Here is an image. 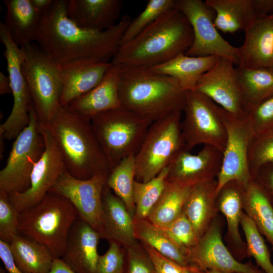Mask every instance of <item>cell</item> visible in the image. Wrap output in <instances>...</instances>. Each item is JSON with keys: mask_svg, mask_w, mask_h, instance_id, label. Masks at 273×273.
I'll list each match as a JSON object with an SVG mask.
<instances>
[{"mask_svg": "<svg viewBox=\"0 0 273 273\" xmlns=\"http://www.w3.org/2000/svg\"><path fill=\"white\" fill-rule=\"evenodd\" d=\"M131 17L123 16L110 29L97 31L81 27L67 15L66 0H54L41 16L36 40L57 64L91 58L108 62L118 50Z\"/></svg>", "mask_w": 273, "mask_h": 273, "instance_id": "6da1fadb", "label": "cell"}, {"mask_svg": "<svg viewBox=\"0 0 273 273\" xmlns=\"http://www.w3.org/2000/svg\"><path fill=\"white\" fill-rule=\"evenodd\" d=\"M193 39L189 20L175 8L161 15L132 40L120 45L111 63L152 67L186 53Z\"/></svg>", "mask_w": 273, "mask_h": 273, "instance_id": "7a4b0ae2", "label": "cell"}, {"mask_svg": "<svg viewBox=\"0 0 273 273\" xmlns=\"http://www.w3.org/2000/svg\"><path fill=\"white\" fill-rule=\"evenodd\" d=\"M120 67L118 92L121 108L152 123L172 113L183 111L187 92L173 78L150 67Z\"/></svg>", "mask_w": 273, "mask_h": 273, "instance_id": "3957f363", "label": "cell"}, {"mask_svg": "<svg viewBox=\"0 0 273 273\" xmlns=\"http://www.w3.org/2000/svg\"><path fill=\"white\" fill-rule=\"evenodd\" d=\"M44 125L61 150L66 171L72 176L86 179L99 173L110 172L89 118L68 105L60 106L51 121Z\"/></svg>", "mask_w": 273, "mask_h": 273, "instance_id": "277c9868", "label": "cell"}, {"mask_svg": "<svg viewBox=\"0 0 273 273\" xmlns=\"http://www.w3.org/2000/svg\"><path fill=\"white\" fill-rule=\"evenodd\" d=\"M78 217L68 199L49 192L36 205L19 212V233L44 245L54 258H61L70 230Z\"/></svg>", "mask_w": 273, "mask_h": 273, "instance_id": "5b68a950", "label": "cell"}, {"mask_svg": "<svg viewBox=\"0 0 273 273\" xmlns=\"http://www.w3.org/2000/svg\"><path fill=\"white\" fill-rule=\"evenodd\" d=\"M152 123L123 108L105 111L90 118L92 129L110 170L123 159L136 155Z\"/></svg>", "mask_w": 273, "mask_h": 273, "instance_id": "8992f818", "label": "cell"}, {"mask_svg": "<svg viewBox=\"0 0 273 273\" xmlns=\"http://www.w3.org/2000/svg\"><path fill=\"white\" fill-rule=\"evenodd\" d=\"M180 111L172 113L150 126L135 158V180L147 182L167 168L185 149Z\"/></svg>", "mask_w": 273, "mask_h": 273, "instance_id": "52a82bcc", "label": "cell"}, {"mask_svg": "<svg viewBox=\"0 0 273 273\" xmlns=\"http://www.w3.org/2000/svg\"><path fill=\"white\" fill-rule=\"evenodd\" d=\"M21 69L34 108L43 124H48L58 110L62 85L58 65L38 45L20 47Z\"/></svg>", "mask_w": 273, "mask_h": 273, "instance_id": "ba28073f", "label": "cell"}, {"mask_svg": "<svg viewBox=\"0 0 273 273\" xmlns=\"http://www.w3.org/2000/svg\"><path fill=\"white\" fill-rule=\"evenodd\" d=\"M28 125L15 139L5 166L0 171V191L22 193L30 187L33 168L42 155L45 141L33 104Z\"/></svg>", "mask_w": 273, "mask_h": 273, "instance_id": "9c48e42d", "label": "cell"}, {"mask_svg": "<svg viewBox=\"0 0 273 273\" xmlns=\"http://www.w3.org/2000/svg\"><path fill=\"white\" fill-rule=\"evenodd\" d=\"M181 127L185 150L191 151L202 144L223 152L226 130L220 115L219 106L197 90L187 92Z\"/></svg>", "mask_w": 273, "mask_h": 273, "instance_id": "30bf717a", "label": "cell"}, {"mask_svg": "<svg viewBox=\"0 0 273 273\" xmlns=\"http://www.w3.org/2000/svg\"><path fill=\"white\" fill-rule=\"evenodd\" d=\"M176 8L189 20L193 32V42L186 52L193 57L214 56L239 65L237 48L219 34L214 23V11L201 0H176Z\"/></svg>", "mask_w": 273, "mask_h": 273, "instance_id": "8fae6325", "label": "cell"}, {"mask_svg": "<svg viewBox=\"0 0 273 273\" xmlns=\"http://www.w3.org/2000/svg\"><path fill=\"white\" fill-rule=\"evenodd\" d=\"M0 40L5 47L4 55L13 97L11 112L0 125V136L9 141L15 140L28 125L32 102L21 69L23 52L12 40L3 22L0 23Z\"/></svg>", "mask_w": 273, "mask_h": 273, "instance_id": "7c38bea8", "label": "cell"}, {"mask_svg": "<svg viewBox=\"0 0 273 273\" xmlns=\"http://www.w3.org/2000/svg\"><path fill=\"white\" fill-rule=\"evenodd\" d=\"M227 138L220 171L216 178V194L227 183L236 180L246 188L252 180L248 153L255 135L247 119H237L219 106Z\"/></svg>", "mask_w": 273, "mask_h": 273, "instance_id": "4fadbf2b", "label": "cell"}, {"mask_svg": "<svg viewBox=\"0 0 273 273\" xmlns=\"http://www.w3.org/2000/svg\"><path fill=\"white\" fill-rule=\"evenodd\" d=\"M45 141L44 150L35 164L29 188L22 193L9 195V199L18 212L38 204L66 171L60 149L50 131L41 123Z\"/></svg>", "mask_w": 273, "mask_h": 273, "instance_id": "5bb4252c", "label": "cell"}, {"mask_svg": "<svg viewBox=\"0 0 273 273\" xmlns=\"http://www.w3.org/2000/svg\"><path fill=\"white\" fill-rule=\"evenodd\" d=\"M109 173H101L81 179L66 171L59 177L49 192L68 199L77 210L79 217L98 232H103L102 195Z\"/></svg>", "mask_w": 273, "mask_h": 273, "instance_id": "9a60e30c", "label": "cell"}, {"mask_svg": "<svg viewBox=\"0 0 273 273\" xmlns=\"http://www.w3.org/2000/svg\"><path fill=\"white\" fill-rule=\"evenodd\" d=\"M223 226L218 216L187 253L190 264L226 273H265L251 261L242 263L235 257L223 241Z\"/></svg>", "mask_w": 273, "mask_h": 273, "instance_id": "2e32d148", "label": "cell"}, {"mask_svg": "<svg viewBox=\"0 0 273 273\" xmlns=\"http://www.w3.org/2000/svg\"><path fill=\"white\" fill-rule=\"evenodd\" d=\"M233 117L248 119L249 108L241 90L234 63L220 58L199 79L196 89Z\"/></svg>", "mask_w": 273, "mask_h": 273, "instance_id": "e0dca14e", "label": "cell"}, {"mask_svg": "<svg viewBox=\"0 0 273 273\" xmlns=\"http://www.w3.org/2000/svg\"><path fill=\"white\" fill-rule=\"evenodd\" d=\"M222 158L223 152L210 145H204L197 154L184 149L167 167V181L191 188L216 179L220 171Z\"/></svg>", "mask_w": 273, "mask_h": 273, "instance_id": "ac0fdd59", "label": "cell"}, {"mask_svg": "<svg viewBox=\"0 0 273 273\" xmlns=\"http://www.w3.org/2000/svg\"><path fill=\"white\" fill-rule=\"evenodd\" d=\"M58 65L62 85L60 105L64 106L96 87L112 63L83 58Z\"/></svg>", "mask_w": 273, "mask_h": 273, "instance_id": "d6986e66", "label": "cell"}, {"mask_svg": "<svg viewBox=\"0 0 273 273\" xmlns=\"http://www.w3.org/2000/svg\"><path fill=\"white\" fill-rule=\"evenodd\" d=\"M244 33L237 47L238 66L273 69V14L258 17Z\"/></svg>", "mask_w": 273, "mask_h": 273, "instance_id": "ffe728a7", "label": "cell"}, {"mask_svg": "<svg viewBox=\"0 0 273 273\" xmlns=\"http://www.w3.org/2000/svg\"><path fill=\"white\" fill-rule=\"evenodd\" d=\"M100 234L78 217L71 228L61 259L75 273H96Z\"/></svg>", "mask_w": 273, "mask_h": 273, "instance_id": "44dd1931", "label": "cell"}, {"mask_svg": "<svg viewBox=\"0 0 273 273\" xmlns=\"http://www.w3.org/2000/svg\"><path fill=\"white\" fill-rule=\"evenodd\" d=\"M246 189L236 180L225 184L219 191L216 205L219 212L225 217L227 230L224 236L226 246L239 261L248 257L246 242L242 239L239 227L243 210Z\"/></svg>", "mask_w": 273, "mask_h": 273, "instance_id": "7402d4cb", "label": "cell"}, {"mask_svg": "<svg viewBox=\"0 0 273 273\" xmlns=\"http://www.w3.org/2000/svg\"><path fill=\"white\" fill-rule=\"evenodd\" d=\"M103 232L101 239L114 241L124 248L140 242L135 237L133 217L123 201L107 186L102 195Z\"/></svg>", "mask_w": 273, "mask_h": 273, "instance_id": "603a6c76", "label": "cell"}, {"mask_svg": "<svg viewBox=\"0 0 273 273\" xmlns=\"http://www.w3.org/2000/svg\"><path fill=\"white\" fill-rule=\"evenodd\" d=\"M122 0H66L68 16L79 26L104 31L116 24L123 6Z\"/></svg>", "mask_w": 273, "mask_h": 273, "instance_id": "cb8c5ba5", "label": "cell"}, {"mask_svg": "<svg viewBox=\"0 0 273 273\" xmlns=\"http://www.w3.org/2000/svg\"><path fill=\"white\" fill-rule=\"evenodd\" d=\"M120 69L119 65L112 64L96 87L67 105L90 119L102 112L121 108L118 92Z\"/></svg>", "mask_w": 273, "mask_h": 273, "instance_id": "d4e9b609", "label": "cell"}, {"mask_svg": "<svg viewBox=\"0 0 273 273\" xmlns=\"http://www.w3.org/2000/svg\"><path fill=\"white\" fill-rule=\"evenodd\" d=\"M217 180L199 184L190 188L183 213L199 239L218 216L216 205Z\"/></svg>", "mask_w": 273, "mask_h": 273, "instance_id": "484cf974", "label": "cell"}, {"mask_svg": "<svg viewBox=\"0 0 273 273\" xmlns=\"http://www.w3.org/2000/svg\"><path fill=\"white\" fill-rule=\"evenodd\" d=\"M3 22L14 42L19 47L36 41L41 16L30 0H5Z\"/></svg>", "mask_w": 273, "mask_h": 273, "instance_id": "4316f807", "label": "cell"}, {"mask_svg": "<svg viewBox=\"0 0 273 273\" xmlns=\"http://www.w3.org/2000/svg\"><path fill=\"white\" fill-rule=\"evenodd\" d=\"M219 58L214 56H189L185 53L150 68L155 72L173 78L183 90L188 92L196 89L201 76L209 71Z\"/></svg>", "mask_w": 273, "mask_h": 273, "instance_id": "83f0119b", "label": "cell"}, {"mask_svg": "<svg viewBox=\"0 0 273 273\" xmlns=\"http://www.w3.org/2000/svg\"><path fill=\"white\" fill-rule=\"evenodd\" d=\"M16 266L24 273H49L54 257L44 245L20 233L9 243Z\"/></svg>", "mask_w": 273, "mask_h": 273, "instance_id": "f1b7e54d", "label": "cell"}, {"mask_svg": "<svg viewBox=\"0 0 273 273\" xmlns=\"http://www.w3.org/2000/svg\"><path fill=\"white\" fill-rule=\"evenodd\" d=\"M206 4L215 12L214 23L223 33L245 31L258 18L252 0H206Z\"/></svg>", "mask_w": 273, "mask_h": 273, "instance_id": "f546056e", "label": "cell"}, {"mask_svg": "<svg viewBox=\"0 0 273 273\" xmlns=\"http://www.w3.org/2000/svg\"><path fill=\"white\" fill-rule=\"evenodd\" d=\"M243 210L273 250V208L264 191L253 179L246 189Z\"/></svg>", "mask_w": 273, "mask_h": 273, "instance_id": "4dcf8cb0", "label": "cell"}, {"mask_svg": "<svg viewBox=\"0 0 273 273\" xmlns=\"http://www.w3.org/2000/svg\"><path fill=\"white\" fill-rule=\"evenodd\" d=\"M238 83L249 109L273 94V69L236 68Z\"/></svg>", "mask_w": 273, "mask_h": 273, "instance_id": "1f68e13d", "label": "cell"}, {"mask_svg": "<svg viewBox=\"0 0 273 273\" xmlns=\"http://www.w3.org/2000/svg\"><path fill=\"white\" fill-rule=\"evenodd\" d=\"M134 220L135 237L162 255L181 265L190 264L187 255L159 227L148 219Z\"/></svg>", "mask_w": 273, "mask_h": 273, "instance_id": "d6a6232c", "label": "cell"}, {"mask_svg": "<svg viewBox=\"0 0 273 273\" xmlns=\"http://www.w3.org/2000/svg\"><path fill=\"white\" fill-rule=\"evenodd\" d=\"M190 188L167 181L162 194L147 219L159 228L170 223L182 213Z\"/></svg>", "mask_w": 273, "mask_h": 273, "instance_id": "836d02e7", "label": "cell"}, {"mask_svg": "<svg viewBox=\"0 0 273 273\" xmlns=\"http://www.w3.org/2000/svg\"><path fill=\"white\" fill-rule=\"evenodd\" d=\"M135 155L122 160L110 171L107 186L124 202L127 210L134 217L135 204L133 185L135 180Z\"/></svg>", "mask_w": 273, "mask_h": 273, "instance_id": "e575fe53", "label": "cell"}, {"mask_svg": "<svg viewBox=\"0 0 273 273\" xmlns=\"http://www.w3.org/2000/svg\"><path fill=\"white\" fill-rule=\"evenodd\" d=\"M167 168L147 182L135 180L133 199L135 212L133 220L147 218L162 194L167 184Z\"/></svg>", "mask_w": 273, "mask_h": 273, "instance_id": "d590c367", "label": "cell"}, {"mask_svg": "<svg viewBox=\"0 0 273 273\" xmlns=\"http://www.w3.org/2000/svg\"><path fill=\"white\" fill-rule=\"evenodd\" d=\"M240 225L245 237L248 257H253L257 266L265 273H273V263L262 235L244 211L241 216Z\"/></svg>", "mask_w": 273, "mask_h": 273, "instance_id": "8d00e7d4", "label": "cell"}, {"mask_svg": "<svg viewBox=\"0 0 273 273\" xmlns=\"http://www.w3.org/2000/svg\"><path fill=\"white\" fill-rule=\"evenodd\" d=\"M176 0H149L144 10L127 26L121 44L132 40L161 15L176 8Z\"/></svg>", "mask_w": 273, "mask_h": 273, "instance_id": "74e56055", "label": "cell"}, {"mask_svg": "<svg viewBox=\"0 0 273 273\" xmlns=\"http://www.w3.org/2000/svg\"><path fill=\"white\" fill-rule=\"evenodd\" d=\"M159 228L187 256L199 240L192 224L183 212L170 223Z\"/></svg>", "mask_w": 273, "mask_h": 273, "instance_id": "f35d334b", "label": "cell"}, {"mask_svg": "<svg viewBox=\"0 0 273 273\" xmlns=\"http://www.w3.org/2000/svg\"><path fill=\"white\" fill-rule=\"evenodd\" d=\"M273 165V132L255 136L249 148L248 165L252 179L263 166Z\"/></svg>", "mask_w": 273, "mask_h": 273, "instance_id": "ab89813d", "label": "cell"}, {"mask_svg": "<svg viewBox=\"0 0 273 273\" xmlns=\"http://www.w3.org/2000/svg\"><path fill=\"white\" fill-rule=\"evenodd\" d=\"M248 120L255 136L273 132V94L249 109Z\"/></svg>", "mask_w": 273, "mask_h": 273, "instance_id": "60d3db41", "label": "cell"}, {"mask_svg": "<svg viewBox=\"0 0 273 273\" xmlns=\"http://www.w3.org/2000/svg\"><path fill=\"white\" fill-rule=\"evenodd\" d=\"M19 214L8 194L0 191V240L9 244L19 234Z\"/></svg>", "mask_w": 273, "mask_h": 273, "instance_id": "b9f144b4", "label": "cell"}, {"mask_svg": "<svg viewBox=\"0 0 273 273\" xmlns=\"http://www.w3.org/2000/svg\"><path fill=\"white\" fill-rule=\"evenodd\" d=\"M109 242V248L103 255H99L96 273H124L125 265V250L123 247L114 241Z\"/></svg>", "mask_w": 273, "mask_h": 273, "instance_id": "7bdbcfd3", "label": "cell"}, {"mask_svg": "<svg viewBox=\"0 0 273 273\" xmlns=\"http://www.w3.org/2000/svg\"><path fill=\"white\" fill-rule=\"evenodd\" d=\"M141 243L154 264L155 273H207V270L192 264H180L162 255L148 245Z\"/></svg>", "mask_w": 273, "mask_h": 273, "instance_id": "ee69618b", "label": "cell"}, {"mask_svg": "<svg viewBox=\"0 0 273 273\" xmlns=\"http://www.w3.org/2000/svg\"><path fill=\"white\" fill-rule=\"evenodd\" d=\"M125 265L124 273H155V267L142 244L124 248Z\"/></svg>", "mask_w": 273, "mask_h": 273, "instance_id": "f6af8a7d", "label": "cell"}, {"mask_svg": "<svg viewBox=\"0 0 273 273\" xmlns=\"http://www.w3.org/2000/svg\"><path fill=\"white\" fill-rule=\"evenodd\" d=\"M252 179L264 191L273 208V165L267 164L260 167Z\"/></svg>", "mask_w": 273, "mask_h": 273, "instance_id": "bcb514c9", "label": "cell"}, {"mask_svg": "<svg viewBox=\"0 0 273 273\" xmlns=\"http://www.w3.org/2000/svg\"><path fill=\"white\" fill-rule=\"evenodd\" d=\"M0 257L9 273H24L16 265L9 247V244L0 240Z\"/></svg>", "mask_w": 273, "mask_h": 273, "instance_id": "7dc6e473", "label": "cell"}, {"mask_svg": "<svg viewBox=\"0 0 273 273\" xmlns=\"http://www.w3.org/2000/svg\"><path fill=\"white\" fill-rule=\"evenodd\" d=\"M252 4L257 17L273 14V0H252Z\"/></svg>", "mask_w": 273, "mask_h": 273, "instance_id": "c3c4849f", "label": "cell"}, {"mask_svg": "<svg viewBox=\"0 0 273 273\" xmlns=\"http://www.w3.org/2000/svg\"><path fill=\"white\" fill-rule=\"evenodd\" d=\"M49 273H75L61 258H55Z\"/></svg>", "mask_w": 273, "mask_h": 273, "instance_id": "681fc988", "label": "cell"}, {"mask_svg": "<svg viewBox=\"0 0 273 273\" xmlns=\"http://www.w3.org/2000/svg\"><path fill=\"white\" fill-rule=\"evenodd\" d=\"M36 11L42 16L46 13L52 6L54 0H30Z\"/></svg>", "mask_w": 273, "mask_h": 273, "instance_id": "f907efd6", "label": "cell"}, {"mask_svg": "<svg viewBox=\"0 0 273 273\" xmlns=\"http://www.w3.org/2000/svg\"><path fill=\"white\" fill-rule=\"evenodd\" d=\"M12 94L10 80L9 76L0 72V95Z\"/></svg>", "mask_w": 273, "mask_h": 273, "instance_id": "816d5d0a", "label": "cell"}, {"mask_svg": "<svg viewBox=\"0 0 273 273\" xmlns=\"http://www.w3.org/2000/svg\"><path fill=\"white\" fill-rule=\"evenodd\" d=\"M207 273H226L216 270H207Z\"/></svg>", "mask_w": 273, "mask_h": 273, "instance_id": "f5cc1de1", "label": "cell"}, {"mask_svg": "<svg viewBox=\"0 0 273 273\" xmlns=\"http://www.w3.org/2000/svg\"><path fill=\"white\" fill-rule=\"evenodd\" d=\"M1 273H5V271L4 269H2V268H1Z\"/></svg>", "mask_w": 273, "mask_h": 273, "instance_id": "db71d44e", "label": "cell"}]
</instances>
